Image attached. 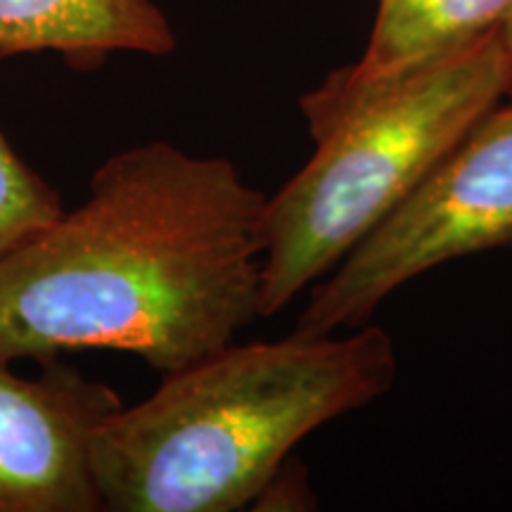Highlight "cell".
Here are the masks:
<instances>
[{
    "label": "cell",
    "instance_id": "cell-1",
    "mask_svg": "<svg viewBox=\"0 0 512 512\" xmlns=\"http://www.w3.org/2000/svg\"><path fill=\"white\" fill-rule=\"evenodd\" d=\"M266 197L233 162L143 143L74 211L0 259V361L117 349L162 375L259 316Z\"/></svg>",
    "mask_w": 512,
    "mask_h": 512
},
{
    "label": "cell",
    "instance_id": "cell-2",
    "mask_svg": "<svg viewBox=\"0 0 512 512\" xmlns=\"http://www.w3.org/2000/svg\"><path fill=\"white\" fill-rule=\"evenodd\" d=\"M396 375L394 339L368 323L347 337L228 344L102 422V510L249 508L306 434L380 399Z\"/></svg>",
    "mask_w": 512,
    "mask_h": 512
},
{
    "label": "cell",
    "instance_id": "cell-3",
    "mask_svg": "<svg viewBox=\"0 0 512 512\" xmlns=\"http://www.w3.org/2000/svg\"><path fill=\"white\" fill-rule=\"evenodd\" d=\"M501 31L384 81L347 67L299 100L316 143L261 216L259 316L271 318L361 245L453 147L508 100Z\"/></svg>",
    "mask_w": 512,
    "mask_h": 512
},
{
    "label": "cell",
    "instance_id": "cell-4",
    "mask_svg": "<svg viewBox=\"0 0 512 512\" xmlns=\"http://www.w3.org/2000/svg\"><path fill=\"white\" fill-rule=\"evenodd\" d=\"M512 247V102L491 110L437 169L313 285L292 335L370 323L377 306L446 261Z\"/></svg>",
    "mask_w": 512,
    "mask_h": 512
},
{
    "label": "cell",
    "instance_id": "cell-5",
    "mask_svg": "<svg viewBox=\"0 0 512 512\" xmlns=\"http://www.w3.org/2000/svg\"><path fill=\"white\" fill-rule=\"evenodd\" d=\"M124 406L110 384L46 361L19 377L0 361V512H98L93 439Z\"/></svg>",
    "mask_w": 512,
    "mask_h": 512
},
{
    "label": "cell",
    "instance_id": "cell-6",
    "mask_svg": "<svg viewBox=\"0 0 512 512\" xmlns=\"http://www.w3.org/2000/svg\"><path fill=\"white\" fill-rule=\"evenodd\" d=\"M176 34L152 0H0V60L60 53L95 69L112 53L169 55Z\"/></svg>",
    "mask_w": 512,
    "mask_h": 512
},
{
    "label": "cell",
    "instance_id": "cell-7",
    "mask_svg": "<svg viewBox=\"0 0 512 512\" xmlns=\"http://www.w3.org/2000/svg\"><path fill=\"white\" fill-rule=\"evenodd\" d=\"M512 0H377L368 48L347 72L384 81L456 55L503 31Z\"/></svg>",
    "mask_w": 512,
    "mask_h": 512
},
{
    "label": "cell",
    "instance_id": "cell-8",
    "mask_svg": "<svg viewBox=\"0 0 512 512\" xmlns=\"http://www.w3.org/2000/svg\"><path fill=\"white\" fill-rule=\"evenodd\" d=\"M64 214L55 188L0 133V259L34 240Z\"/></svg>",
    "mask_w": 512,
    "mask_h": 512
},
{
    "label": "cell",
    "instance_id": "cell-9",
    "mask_svg": "<svg viewBox=\"0 0 512 512\" xmlns=\"http://www.w3.org/2000/svg\"><path fill=\"white\" fill-rule=\"evenodd\" d=\"M252 510H313L316 496H313L306 467L299 465L292 456L285 460L273 477L264 484L249 505Z\"/></svg>",
    "mask_w": 512,
    "mask_h": 512
},
{
    "label": "cell",
    "instance_id": "cell-10",
    "mask_svg": "<svg viewBox=\"0 0 512 512\" xmlns=\"http://www.w3.org/2000/svg\"><path fill=\"white\" fill-rule=\"evenodd\" d=\"M501 36H503V46H505V50H508V57H510V69H512V17L508 19V22H505V27H503V31H501ZM508 100L512 102V83H510V95H508Z\"/></svg>",
    "mask_w": 512,
    "mask_h": 512
}]
</instances>
